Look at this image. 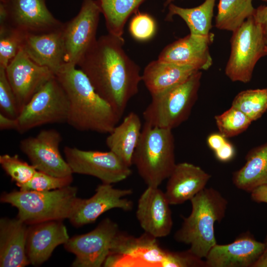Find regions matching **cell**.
I'll use <instances>...</instances> for the list:
<instances>
[{"mask_svg":"<svg viewBox=\"0 0 267 267\" xmlns=\"http://www.w3.org/2000/svg\"><path fill=\"white\" fill-rule=\"evenodd\" d=\"M175 0H166L164 3L165 7H167L170 3H172Z\"/></svg>","mask_w":267,"mask_h":267,"instance_id":"cell-43","label":"cell"},{"mask_svg":"<svg viewBox=\"0 0 267 267\" xmlns=\"http://www.w3.org/2000/svg\"><path fill=\"white\" fill-rule=\"evenodd\" d=\"M264 250L253 267H267V234L264 240Z\"/></svg>","mask_w":267,"mask_h":267,"instance_id":"cell-42","label":"cell"},{"mask_svg":"<svg viewBox=\"0 0 267 267\" xmlns=\"http://www.w3.org/2000/svg\"><path fill=\"white\" fill-rule=\"evenodd\" d=\"M264 248V242L247 231L230 243L215 245L205 258L206 267H253Z\"/></svg>","mask_w":267,"mask_h":267,"instance_id":"cell-18","label":"cell"},{"mask_svg":"<svg viewBox=\"0 0 267 267\" xmlns=\"http://www.w3.org/2000/svg\"><path fill=\"white\" fill-rule=\"evenodd\" d=\"M264 51H265V55L267 56V39L266 40Z\"/></svg>","mask_w":267,"mask_h":267,"instance_id":"cell-44","label":"cell"},{"mask_svg":"<svg viewBox=\"0 0 267 267\" xmlns=\"http://www.w3.org/2000/svg\"><path fill=\"white\" fill-rule=\"evenodd\" d=\"M0 109L1 113L12 118L19 114L16 98L7 78L5 68L0 67Z\"/></svg>","mask_w":267,"mask_h":267,"instance_id":"cell-35","label":"cell"},{"mask_svg":"<svg viewBox=\"0 0 267 267\" xmlns=\"http://www.w3.org/2000/svg\"><path fill=\"white\" fill-rule=\"evenodd\" d=\"M124 40L103 35L86 53L78 66L97 93L122 116L142 81L139 67L124 49Z\"/></svg>","mask_w":267,"mask_h":267,"instance_id":"cell-1","label":"cell"},{"mask_svg":"<svg viewBox=\"0 0 267 267\" xmlns=\"http://www.w3.org/2000/svg\"><path fill=\"white\" fill-rule=\"evenodd\" d=\"M25 34L7 25H0V67L6 68L22 49Z\"/></svg>","mask_w":267,"mask_h":267,"instance_id":"cell-32","label":"cell"},{"mask_svg":"<svg viewBox=\"0 0 267 267\" xmlns=\"http://www.w3.org/2000/svg\"><path fill=\"white\" fill-rule=\"evenodd\" d=\"M63 24L48 9L46 0H0V25L39 34L59 30Z\"/></svg>","mask_w":267,"mask_h":267,"instance_id":"cell-10","label":"cell"},{"mask_svg":"<svg viewBox=\"0 0 267 267\" xmlns=\"http://www.w3.org/2000/svg\"><path fill=\"white\" fill-rule=\"evenodd\" d=\"M132 163L147 186L159 187L177 164L172 130L144 122Z\"/></svg>","mask_w":267,"mask_h":267,"instance_id":"cell-5","label":"cell"},{"mask_svg":"<svg viewBox=\"0 0 267 267\" xmlns=\"http://www.w3.org/2000/svg\"><path fill=\"white\" fill-rule=\"evenodd\" d=\"M55 76L69 100L67 123L79 131L109 134L121 116L94 89L86 75L66 63Z\"/></svg>","mask_w":267,"mask_h":267,"instance_id":"cell-2","label":"cell"},{"mask_svg":"<svg viewBox=\"0 0 267 267\" xmlns=\"http://www.w3.org/2000/svg\"><path fill=\"white\" fill-rule=\"evenodd\" d=\"M28 225L18 218L0 219V267H24L30 265L26 250Z\"/></svg>","mask_w":267,"mask_h":267,"instance_id":"cell-23","label":"cell"},{"mask_svg":"<svg viewBox=\"0 0 267 267\" xmlns=\"http://www.w3.org/2000/svg\"><path fill=\"white\" fill-rule=\"evenodd\" d=\"M0 164L19 187L29 181L37 171L33 165L21 160L17 155H1Z\"/></svg>","mask_w":267,"mask_h":267,"instance_id":"cell-33","label":"cell"},{"mask_svg":"<svg viewBox=\"0 0 267 267\" xmlns=\"http://www.w3.org/2000/svg\"><path fill=\"white\" fill-rule=\"evenodd\" d=\"M266 37L253 16L248 18L230 39V54L225 74L232 82H250L258 61L265 55Z\"/></svg>","mask_w":267,"mask_h":267,"instance_id":"cell-8","label":"cell"},{"mask_svg":"<svg viewBox=\"0 0 267 267\" xmlns=\"http://www.w3.org/2000/svg\"><path fill=\"white\" fill-rule=\"evenodd\" d=\"M62 220L29 225L26 250L30 265L39 266L46 261L55 248L70 238Z\"/></svg>","mask_w":267,"mask_h":267,"instance_id":"cell-20","label":"cell"},{"mask_svg":"<svg viewBox=\"0 0 267 267\" xmlns=\"http://www.w3.org/2000/svg\"><path fill=\"white\" fill-rule=\"evenodd\" d=\"M253 17L260 25L264 35L267 38V5H260L255 8Z\"/></svg>","mask_w":267,"mask_h":267,"instance_id":"cell-38","label":"cell"},{"mask_svg":"<svg viewBox=\"0 0 267 267\" xmlns=\"http://www.w3.org/2000/svg\"><path fill=\"white\" fill-rule=\"evenodd\" d=\"M231 106L242 111L252 122L257 120L267 110V88L240 91L234 98Z\"/></svg>","mask_w":267,"mask_h":267,"instance_id":"cell-30","label":"cell"},{"mask_svg":"<svg viewBox=\"0 0 267 267\" xmlns=\"http://www.w3.org/2000/svg\"><path fill=\"white\" fill-rule=\"evenodd\" d=\"M250 193L251 198L254 202L267 203V185L259 186Z\"/></svg>","mask_w":267,"mask_h":267,"instance_id":"cell-40","label":"cell"},{"mask_svg":"<svg viewBox=\"0 0 267 267\" xmlns=\"http://www.w3.org/2000/svg\"><path fill=\"white\" fill-rule=\"evenodd\" d=\"M73 180L72 175L58 177L37 171L29 181L19 188L21 190L50 191L70 185Z\"/></svg>","mask_w":267,"mask_h":267,"instance_id":"cell-34","label":"cell"},{"mask_svg":"<svg viewBox=\"0 0 267 267\" xmlns=\"http://www.w3.org/2000/svg\"><path fill=\"white\" fill-rule=\"evenodd\" d=\"M100 14L95 0H82L77 15L64 23L62 32L66 63L77 66L95 43Z\"/></svg>","mask_w":267,"mask_h":267,"instance_id":"cell-13","label":"cell"},{"mask_svg":"<svg viewBox=\"0 0 267 267\" xmlns=\"http://www.w3.org/2000/svg\"><path fill=\"white\" fill-rule=\"evenodd\" d=\"M191 212L183 217L180 228L174 235L175 240L190 246L188 249L197 257L205 258L217 242L214 225L224 218L228 201L217 190L205 188L190 200Z\"/></svg>","mask_w":267,"mask_h":267,"instance_id":"cell-3","label":"cell"},{"mask_svg":"<svg viewBox=\"0 0 267 267\" xmlns=\"http://www.w3.org/2000/svg\"><path fill=\"white\" fill-rule=\"evenodd\" d=\"M226 141V138L220 133L210 134L207 139L208 146L214 152L220 148Z\"/></svg>","mask_w":267,"mask_h":267,"instance_id":"cell-39","label":"cell"},{"mask_svg":"<svg viewBox=\"0 0 267 267\" xmlns=\"http://www.w3.org/2000/svg\"><path fill=\"white\" fill-rule=\"evenodd\" d=\"M62 140L57 130L44 129L35 136L22 139L20 148L37 171L55 177H67L73 173L60 152Z\"/></svg>","mask_w":267,"mask_h":267,"instance_id":"cell-14","label":"cell"},{"mask_svg":"<svg viewBox=\"0 0 267 267\" xmlns=\"http://www.w3.org/2000/svg\"><path fill=\"white\" fill-rule=\"evenodd\" d=\"M65 160L73 174L96 177L103 183L122 181L132 174L130 167L111 151L84 150L65 146Z\"/></svg>","mask_w":267,"mask_h":267,"instance_id":"cell-12","label":"cell"},{"mask_svg":"<svg viewBox=\"0 0 267 267\" xmlns=\"http://www.w3.org/2000/svg\"><path fill=\"white\" fill-rule=\"evenodd\" d=\"M132 193L131 189L115 188L111 184L102 183L97 186L92 197L78 198L68 219L73 225L80 227L94 222L102 214L113 209L130 211L134 203L125 197Z\"/></svg>","mask_w":267,"mask_h":267,"instance_id":"cell-16","label":"cell"},{"mask_svg":"<svg viewBox=\"0 0 267 267\" xmlns=\"http://www.w3.org/2000/svg\"><path fill=\"white\" fill-rule=\"evenodd\" d=\"M255 10L252 0H219L215 27L233 32L253 16Z\"/></svg>","mask_w":267,"mask_h":267,"instance_id":"cell-29","label":"cell"},{"mask_svg":"<svg viewBox=\"0 0 267 267\" xmlns=\"http://www.w3.org/2000/svg\"><path fill=\"white\" fill-rule=\"evenodd\" d=\"M129 30L133 37L136 40L147 41L155 33L156 23L149 14L138 12L132 19Z\"/></svg>","mask_w":267,"mask_h":267,"instance_id":"cell-36","label":"cell"},{"mask_svg":"<svg viewBox=\"0 0 267 267\" xmlns=\"http://www.w3.org/2000/svg\"><path fill=\"white\" fill-rule=\"evenodd\" d=\"M214 39L212 33L205 36L189 34L167 45L161 51L158 59L193 66L200 71L208 70L213 64L209 46Z\"/></svg>","mask_w":267,"mask_h":267,"instance_id":"cell-19","label":"cell"},{"mask_svg":"<svg viewBox=\"0 0 267 267\" xmlns=\"http://www.w3.org/2000/svg\"><path fill=\"white\" fill-rule=\"evenodd\" d=\"M145 0H95L104 16L108 33L123 37L125 25Z\"/></svg>","mask_w":267,"mask_h":267,"instance_id":"cell-28","label":"cell"},{"mask_svg":"<svg viewBox=\"0 0 267 267\" xmlns=\"http://www.w3.org/2000/svg\"><path fill=\"white\" fill-rule=\"evenodd\" d=\"M138 115L129 113L119 125L109 134L106 144L109 150L117 155L127 165L131 167L132 159L141 133Z\"/></svg>","mask_w":267,"mask_h":267,"instance_id":"cell-25","label":"cell"},{"mask_svg":"<svg viewBox=\"0 0 267 267\" xmlns=\"http://www.w3.org/2000/svg\"><path fill=\"white\" fill-rule=\"evenodd\" d=\"M245 160L244 165L233 173L232 181L238 189L251 193L267 185V142L251 149Z\"/></svg>","mask_w":267,"mask_h":267,"instance_id":"cell-26","label":"cell"},{"mask_svg":"<svg viewBox=\"0 0 267 267\" xmlns=\"http://www.w3.org/2000/svg\"><path fill=\"white\" fill-rule=\"evenodd\" d=\"M196 68L159 59L152 61L145 67L142 81L151 96L158 94L181 83L196 72Z\"/></svg>","mask_w":267,"mask_h":267,"instance_id":"cell-24","label":"cell"},{"mask_svg":"<svg viewBox=\"0 0 267 267\" xmlns=\"http://www.w3.org/2000/svg\"><path fill=\"white\" fill-rule=\"evenodd\" d=\"M216 0H205L200 5L193 8H183L170 3L166 20L175 15L180 17L188 27L190 34L205 36L209 35L212 27L214 8Z\"/></svg>","mask_w":267,"mask_h":267,"instance_id":"cell-27","label":"cell"},{"mask_svg":"<svg viewBox=\"0 0 267 267\" xmlns=\"http://www.w3.org/2000/svg\"><path fill=\"white\" fill-rule=\"evenodd\" d=\"M166 0H164V1H165Z\"/></svg>","mask_w":267,"mask_h":267,"instance_id":"cell-46","label":"cell"},{"mask_svg":"<svg viewBox=\"0 0 267 267\" xmlns=\"http://www.w3.org/2000/svg\"><path fill=\"white\" fill-rule=\"evenodd\" d=\"M71 186L46 191L13 190L5 192L0 201L18 210L17 217L28 225L69 219L78 197Z\"/></svg>","mask_w":267,"mask_h":267,"instance_id":"cell-6","label":"cell"},{"mask_svg":"<svg viewBox=\"0 0 267 267\" xmlns=\"http://www.w3.org/2000/svg\"><path fill=\"white\" fill-rule=\"evenodd\" d=\"M20 112L32 97L55 76L48 68L38 65L21 49L5 68Z\"/></svg>","mask_w":267,"mask_h":267,"instance_id":"cell-15","label":"cell"},{"mask_svg":"<svg viewBox=\"0 0 267 267\" xmlns=\"http://www.w3.org/2000/svg\"><path fill=\"white\" fill-rule=\"evenodd\" d=\"M262 0V1H264L267 2V0Z\"/></svg>","mask_w":267,"mask_h":267,"instance_id":"cell-45","label":"cell"},{"mask_svg":"<svg viewBox=\"0 0 267 267\" xmlns=\"http://www.w3.org/2000/svg\"><path fill=\"white\" fill-rule=\"evenodd\" d=\"M156 238L144 232L135 237L121 232L103 265L106 267H200L201 258L189 250L172 252L163 249Z\"/></svg>","mask_w":267,"mask_h":267,"instance_id":"cell-4","label":"cell"},{"mask_svg":"<svg viewBox=\"0 0 267 267\" xmlns=\"http://www.w3.org/2000/svg\"><path fill=\"white\" fill-rule=\"evenodd\" d=\"M215 120L219 133L226 138L244 132L252 122L244 113L233 106L215 116Z\"/></svg>","mask_w":267,"mask_h":267,"instance_id":"cell-31","label":"cell"},{"mask_svg":"<svg viewBox=\"0 0 267 267\" xmlns=\"http://www.w3.org/2000/svg\"><path fill=\"white\" fill-rule=\"evenodd\" d=\"M214 152L216 158L222 162H227L231 161L235 154L233 145L227 140L220 148Z\"/></svg>","mask_w":267,"mask_h":267,"instance_id":"cell-37","label":"cell"},{"mask_svg":"<svg viewBox=\"0 0 267 267\" xmlns=\"http://www.w3.org/2000/svg\"><path fill=\"white\" fill-rule=\"evenodd\" d=\"M120 232L115 222L106 218L91 231L70 238L64 246L66 250L76 256L72 266H103Z\"/></svg>","mask_w":267,"mask_h":267,"instance_id":"cell-11","label":"cell"},{"mask_svg":"<svg viewBox=\"0 0 267 267\" xmlns=\"http://www.w3.org/2000/svg\"><path fill=\"white\" fill-rule=\"evenodd\" d=\"M211 176L194 164H177L168 178L165 192L170 205L181 204L190 200L206 187Z\"/></svg>","mask_w":267,"mask_h":267,"instance_id":"cell-22","label":"cell"},{"mask_svg":"<svg viewBox=\"0 0 267 267\" xmlns=\"http://www.w3.org/2000/svg\"><path fill=\"white\" fill-rule=\"evenodd\" d=\"M202 75L198 71L185 81L151 96L143 112L145 123L172 130L186 121L197 99Z\"/></svg>","mask_w":267,"mask_h":267,"instance_id":"cell-7","label":"cell"},{"mask_svg":"<svg viewBox=\"0 0 267 267\" xmlns=\"http://www.w3.org/2000/svg\"><path fill=\"white\" fill-rule=\"evenodd\" d=\"M69 100L55 76L25 105L17 118V131L23 134L43 125L67 123Z\"/></svg>","mask_w":267,"mask_h":267,"instance_id":"cell-9","label":"cell"},{"mask_svg":"<svg viewBox=\"0 0 267 267\" xmlns=\"http://www.w3.org/2000/svg\"><path fill=\"white\" fill-rule=\"evenodd\" d=\"M62 28L43 34H26L22 47L31 60L54 75L66 63Z\"/></svg>","mask_w":267,"mask_h":267,"instance_id":"cell-21","label":"cell"},{"mask_svg":"<svg viewBox=\"0 0 267 267\" xmlns=\"http://www.w3.org/2000/svg\"><path fill=\"white\" fill-rule=\"evenodd\" d=\"M18 121L17 118L9 117L2 113L0 114V129L5 130H17Z\"/></svg>","mask_w":267,"mask_h":267,"instance_id":"cell-41","label":"cell"},{"mask_svg":"<svg viewBox=\"0 0 267 267\" xmlns=\"http://www.w3.org/2000/svg\"><path fill=\"white\" fill-rule=\"evenodd\" d=\"M170 204L158 187L147 186L140 196L136 217L145 233L155 237L168 235L173 227Z\"/></svg>","mask_w":267,"mask_h":267,"instance_id":"cell-17","label":"cell"}]
</instances>
